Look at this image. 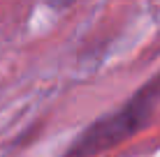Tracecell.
Returning a JSON list of instances; mask_svg holds the SVG:
<instances>
[{"mask_svg":"<svg viewBox=\"0 0 160 157\" xmlns=\"http://www.w3.org/2000/svg\"><path fill=\"white\" fill-rule=\"evenodd\" d=\"M44 5H49L51 9H65L68 5H72L74 0H42Z\"/></svg>","mask_w":160,"mask_h":157,"instance_id":"2","label":"cell"},{"mask_svg":"<svg viewBox=\"0 0 160 157\" xmlns=\"http://www.w3.org/2000/svg\"><path fill=\"white\" fill-rule=\"evenodd\" d=\"M160 106V74L148 79L139 90H135L118 109L104 113L98 120L79 132L65 157H98L104 150H112L123 141L139 134L146 125H151Z\"/></svg>","mask_w":160,"mask_h":157,"instance_id":"1","label":"cell"}]
</instances>
